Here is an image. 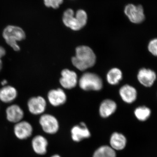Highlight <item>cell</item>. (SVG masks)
I'll return each mask as SVG.
<instances>
[{
	"mask_svg": "<svg viewBox=\"0 0 157 157\" xmlns=\"http://www.w3.org/2000/svg\"><path fill=\"white\" fill-rule=\"evenodd\" d=\"M76 54L72 59L73 64L80 71H84L94 65L96 57L92 49L87 46H78Z\"/></svg>",
	"mask_w": 157,
	"mask_h": 157,
	"instance_id": "1",
	"label": "cell"
},
{
	"mask_svg": "<svg viewBox=\"0 0 157 157\" xmlns=\"http://www.w3.org/2000/svg\"><path fill=\"white\" fill-rule=\"evenodd\" d=\"M2 36L6 43L15 51L20 50L17 42L25 38V33L21 28L17 26L9 25L4 29Z\"/></svg>",
	"mask_w": 157,
	"mask_h": 157,
	"instance_id": "2",
	"label": "cell"
},
{
	"mask_svg": "<svg viewBox=\"0 0 157 157\" xmlns=\"http://www.w3.org/2000/svg\"><path fill=\"white\" fill-rule=\"evenodd\" d=\"M39 123L43 132L47 135L56 134L59 129V124L57 119L49 113H44L40 116Z\"/></svg>",
	"mask_w": 157,
	"mask_h": 157,
	"instance_id": "3",
	"label": "cell"
},
{
	"mask_svg": "<svg viewBox=\"0 0 157 157\" xmlns=\"http://www.w3.org/2000/svg\"><path fill=\"white\" fill-rule=\"evenodd\" d=\"M79 85L85 90H100L103 87V82L100 76L97 74L86 73L79 79Z\"/></svg>",
	"mask_w": 157,
	"mask_h": 157,
	"instance_id": "4",
	"label": "cell"
},
{
	"mask_svg": "<svg viewBox=\"0 0 157 157\" xmlns=\"http://www.w3.org/2000/svg\"><path fill=\"white\" fill-rule=\"evenodd\" d=\"M33 125L27 121L22 120L14 124L13 133L19 140H25L32 137L33 133Z\"/></svg>",
	"mask_w": 157,
	"mask_h": 157,
	"instance_id": "5",
	"label": "cell"
},
{
	"mask_svg": "<svg viewBox=\"0 0 157 157\" xmlns=\"http://www.w3.org/2000/svg\"><path fill=\"white\" fill-rule=\"evenodd\" d=\"M124 11L130 21L133 23H140L145 19L144 10L141 5L128 4L125 7Z\"/></svg>",
	"mask_w": 157,
	"mask_h": 157,
	"instance_id": "6",
	"label": "cell"
},
{
	"mask_svg": "<svg viewBox=\"0 0 157 157\" xmlns=\"http://www.w3.org/2000/svg\"><path fill=\"white\" fill-rule=\"evenodd\" d=\"M27 107L31 114L41 116L45 113L47 107V102L41 96L33 97L28 101Z\"/></svg>",
	"mask_w": 157,
	"mask_h": 157,
	"instance_id": "7",
	"label": "cell"
},
{
	"mask_svg": "<svg viewBox=\"0 0 157 157\" xmlns=\"http://www.w3.org/2000/svg\"><path fill=\"white\" fill-rule=\"evenodd\" d=\"M31 146L33 151L36 154L40 156L44 155L48 152V139L42 135H36L32 139Z\"/></svg>",
	"mask_w": 157,
	"mask_h": 157,
	"instance_id": "8",
	"label": "cell"
},
{
	"mask_svg": "<svg viewBox=\"0 0 157 157\" xmlns=\"http://www.w3.org/2000/svg\"><path fill=\"white\" fill-rule=\"evenodd\" d=\"M7 120L11 123L16 124L23 120L25 113L20 106L17 104H12L7 107L6 110Z\"/></svg>",
	"mask_w": 157,
	"mask_h": 157,
	"instance_id": "9",
	"label": "cell"
},
{
	"mask_svg": "<svg viewBox=\"0 0 157 157\" xmlns=\"http://www.w3.org/2000/svg\"><path fill=\"white\" fill-rule=\"evenodd\" d=\"M60 83L63 87L71 89L76 86L77 83V76L74 71L65 69L62 70Z\"/></svg>",
	"mask_w": 157,
	"mask_h": 157,
	"instance_id": "10",
	"label": "cell"
},
{
	"mask_svg": "<svg viewBox=\"0 0 157 157\" xmlns=\"http://www.w3.org/2000/svg\"><path fill=\"white\" fill-rule=\"evenodd\" d=\"M48 102L52 106L57 107L63 105L67 101L66 94L61 89L52 90L47 95Z\"/></svg>",
	"mask_w": 157,
	"mask_h": 157,
	"instance_id": "11",
	"label": "cell"
},
{
	"mask_svg": "<svg viewBox=\"0 0 157 157\" xmlns=\"http://www.w3.org/2000/svg\"><path fill=\"white\" fill-rule=\"evenodd\" d=\"M63 21L66 26L74 31H78L82 28L77 18L73 9H69L66 10L63 14Z\"/></svg>",
	"mask_w": 157,
	"mask_h": 157,
	"instance_id": "12",
	"label": "cell"
},
{
	"mask_svg": "<svg viewBox=\"0 0 157 157\" xmlns=\"http://www.w3.org/2000/svg\"><path fill=\"white\" fill-rule=\"evenodd\" d=\"M71 134L72 139L75 142H79L91 136L89 130L83 122L81 123L80 125L73 127L71 129Z\"/></svg>",
	"mask_w": 157,
	"mask_h": 157,
	"instance_id": "13",
	"label": "cell"
},
{
	"mask_svg": "<svg viewBox=\"0 0 157 157\" xmlns=\"http://www.w3.org/2000/svg\"><path fill=\"white\" fill-rule=\"evenodd\" d=\"M156 75L152 70L149 69H141L137 75L138 81L146 87H150L155 80Z\"/></svg>",
	"mask_w": 157,
	"mask_h": 157,
	"instance_id": "14",
	"label": "cell"
},
{
	"mask_svg": "<svg viewBox=\"0 0 157 157\" xmlns=\"http://www.w3.org/2000/svg\"><path fill=\"white\" fill-rule=\"evenodd\" d=\"M17 96V90L13 86H5L0 89V101L3 103H11L16 99Z\"/></svg>",
	"mask_w": 157,
	"mask_h": 157,
	"instance_id": "15",
	"label": "cell"
},
{
	"mask_svg": "<svg viewBox=\"0 0 157 157\" xmlns=\"http://www.w3.org/2000/svg\"><path fill=\"white\" fill-rule=\"evenodd\" d=\"M121 98L126 103L131 104L137 98V91L135 88L128 85H126L121 88L120 90Z\"/></svg>",
	"mask_w": 157,
	"mask_h": 157,
	"instance_id": "16",
	"label": "cell"
},
{
	"mask_svg": "<svg viewBox=\"0 0 157 157\" xmlns=\"http://www.w3.org/2000/svg\"><path fill=\"white\" fill-rule=\"evenodd\" d=\"M127 140L122 134L114 132L110 138V147L114 150H121L125 147Z\"/></svg>",
	"mask_w": 157,
	"mask_h": 157,
	"instance_id": "17",
	"label": "cell"
},
{
	"mask_svg": "<svg viewBox=\"0 0 157 157\" xmlns=\"http://www.w3.org/2000/svg\"><path fill=\"white\" fill-rule=\"evenodd\" d=\"M116 109L117 104L114 101L106 100L101 103L99 112L102 117L107 118L114 113Z\"/></svg>",
	"mask_w": 157,
	"mask_h": 157,
	"instance_id": "18",
	"label": "cell"
},
{
	"mask_svg": "<svg viewBox=\"0 0 157 157\" xmlns=\"http://www.w3.org/2000/svg\"><path fill=\"white\" fill-rule=\"evenodd\" d=\"M93 157H116L115 150L108 146L100 147L94 153Z\"/></svg>",
	"mask_w": 157,
	"mask_h": 157,
	"instance_id": "19",
	"label": "cell"
},
{
	"mask_svg": "<svg viewBox=\"0 0 157 157\" xmlns=\"http://www.w3.org/2000/svg\"><path fill=\"white\" fill-rule=\"evenodd\" d=\"M107 80L111 85L117 84L122 78V73L117 68H113L109 71L107 74Z\"/></svg>",
	"mask_w": 157,
	"mask_h": 157,
	"instance_id": "20",
	"label": "cell"
},
{
	"mask_svg": "<svg viewBox=\"0 0 157 157\" xmlns=\"http://www.w3.org/2000/svg\"><path fill=\"white\" fill-rule=\"evenodd\" d=\"M150 109L145 107H137L135 109V114L138 120L144 121L147 120L150 116Z\"/></svg>",
	"mask_w": 157,
	"mask_h": 157,
	"instance_id": "21",
	"label": "cell"
},
{
	"mask_svg": "<svg viewBox=\"0 0 157 157\" xmlns=\"http://www.w3.org/2000/svg\"><path fill=\"white\" fill-rule=\"evenodd\" d=\"M78 23L82 28H83L87 21V14L86 12L82 9H79L75 14Z\"/></svg>",
	"mask_w": 157,
	"mask_h": 157,
	"instance_id": "22",
	"label": "cell"
},
{
	"mask_svg": "<svg viewBox=\"0 0 157 157\" xmlns=\"http://www.w3.org/2000/svg\"><path fill=\"white\" fill-rule=\"evenodd\" d=\"M43 2L46 7L56 9L63 4V0H43Z\"/></svg>",
	"mask_w": 157,
	"mask_h": 157,
	"instance_id": "23",
	"label": "cell"
},
{
	"mask_svg": "<svg viewBox=\"0 0 157 157\" xmlns=\"http://www.w3.org/2000/svg\"><path fill=\"white\" fill-rule=\"evenodd\" d=\"M157 40L156 39H153L149 43L148 46V50L150 52L155 56H157Z\"/></svg>",
	"mask_w": 157,
	"mask_h": 157,
	"instance_id": "24",
	"label": "cell"
},
{
	"mask_svg": "<svg viewBox=\"0 0 157 157\" xmlns=\"http://www.w3.org/2000/svg\"><path fill=\"white\" fill-rule=\"evenodd\" d=\"M6 51L5 48L2 46H0V59L6 55Z\"/></svg>",
	"mask_w": 157,
	"mask_h": 157,
	"instance_id": "25",
	"label": "cell"
},
{
	"mask_svg": "<svg viewBox=\"0 0 157 157\" xmlns=\"http://www.w3.org/2000/svg\"><path fill=\"white\" fill-rule=\"evenodd\" d=\"M7 83H8V82L7 81V80H3V81L2 82H1V84L4 86H6V85L7 84Z\"/></svg>",
	"mask_w": 157,
	"mask_h": 157,
	"instance_id": "26",
	"label": "cell"
},
{
	"mask_svg": "<svg viewBox=\"0 0 157 157\" xmlns=\"http://www.w3.org/2000/svg\"><path fill=\"white\" fill-rule=\"evenodd\" d=\"M2 62L1 59H0V71L2 70Z\"/></svg>",
	"mask_w": 157,
	"mask_h": 157,
	"instance_id": "27",
	"label": "cell"
},
{
	"mask_svg": "<svg viewBox=\"0 0 157 157\" xmlns=\"http://www.w3.org/2000/svg\"><path fill=\"white\" fill-rule=\"evenodd\" d=\"M50 157H61L60 155L58 154H54L52 155Z\"/></svg>",
	"mask_w": 157,
	"mask_h": 157,
	"instance_id": "28",
	"label": "cell"
}]
</instances>
